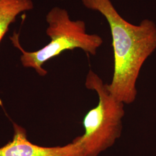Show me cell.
I'll list each match as a JSON object with an SVG mask.
<instances>
[{"label":"cell","mask_w":156,"mask_h":156,"mask_svg":"<svg viewBox=\"0 0 156 156\" xmlns=\"http://www.w3.org/2000/svg\"><path fill=\"white\" fill-rule=\"evenodd\" d=\"M86 8L98 12L109 25L114 55V69L108 87L124 104L136 98V81L147 58L156 49V24L145 19L138 25L125 20L111 0H82Z\"/></svg>","instance_id":"1"},{"label":"cell","mask_w":156,"mask_h":156,"mask_svg":"<svg viewBox=\"0 0 156 156\" xmlns=\"http://www.w3.org/2000/svg\"><path fill=\"white\" fill-rule=\"evenodd\" d=\"M48 24L46 33L50 42L35 51L24 50L19 42V34L14 32L10 39L15 47L20 50L23 66L34 68L40 76H45L47 71L43 65L50 59L59 56L66 50L80 49L88 55L94 56L103 44V39L97 34L86 32V23L83 20H72L66 9L54 7L46 16Z\"/></svg>","instance_id":"2"},{"label":"cell","mask_w":156,"mask_h":156,"mask_svg":"<svg viewBox=\"0 0 156 156\" xmlns=\"http://www.w3.org/2000/svg\"><path fill=\"white\" fill-rule=\"evenodd\" d=\"M87 89L98 95V105L88 112L83 120L84 134L78 136L84 156H98L111 147L122 135L124 104L111 93L108 84L91 69L86 78Z\"/></svg>","instance_id":"3"},{"label":"cell","mask_w":156,"mask_h":156,"mask_svg":"<svg viewBox=\"0 0 156 156\" xmlns=\"http://www.w3.org/2000/svg\"><path fill=\"white\" fill-rule=\"evenodd\" d=\"M13 139L0 147V156H84L78 137L62 146L44 147L30 142L26 130L13 123Z\"/></svg>","instance_id":"4"},{"label":"cell","mask_w":156,"mask_h":156,"mask_svg":"<svg viewBox=\"0 0 156 156\" xmlns=\"http://www.w3.org/2000/svg\"><path fill=\"white\" fill-rule=\"evenodd\" d=\"M33 8L32 0H0V42L17 16Z\"/></svg>","instance_id":"5"}]
</instances>
